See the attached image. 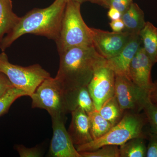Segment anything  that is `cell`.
<instances>
[{
	"mask_svg": "<svg viewBox=\"0 0 157 157\" xmlns=\"http://www.w3.org/2000/svg\"><path fill=\"white\" fill-rule=\"evenodd\" d=\"M148 96L150 101L154 104H157V80L153 82L148 92Z\"/></svg>",
	"mask_w": 157,
	"mask_h": 157,
	"instance_id": "29",
	"label": "cell"
},
{
	"mask_svg": "<svg viewBox=\"0 0 157 157\" xmlns=\"http://www.w3.org/2000/svg\"><path fill=\"white\" fill-rule=\"evenodd\" d=\"M133 3V0H106L104 6L107 8H115L120 11L122 14L129 9Z\"/></svg>",
	"mask_w": 157,
	"mask_h": 157,
	"instance_id": "24",
	"label": "cell"
},
{
	"mask_svg": "<svg viewBox=\"0 0 157 157\" xmlns=\"http://www.w3.org/2000/svg\"><path fill=\"white\" fill-rule=\"evenodd\" d=\"M147 149L145 138H132L120 146V157H145Z\"/></svg>",
	"mask_w": 157,
	"mask_h": 157,
	"instance_id": "18",
	"label": "cell"
},
{
	"mask_svg": "<svg viewBox=\"0 0 157 157\" xmlns=\"http://www.w3.org/2000/svg\"><path fill=\"white\" fill-rule=\"evenodd\" d=\"M139 36L144 49L154 65L157 63V28L147 21L140 31Z\"/></svg>",
	"mask_w": 157,
	"mask_h": 157,
	"instance_id": "17",
	"label": "cell"
},
{
	"mask_svg": "<svg viewBox=\"0 0 157 157\" xmlns=\"http://www.w3.org/2000/svg\"><path fill=\"white\" fill-rule=\"evenodd\" d=\"M90 129L93 140L99 139L110 131L112 124L104 119L97 110L89 113Z\"/></svg>",
	"mask_w": 157,
	"mask_h": 157,
	"instance_id": "20",
	"label": "cell"
},
{
	"mask_svg": "<svg viewBox=\"0 0 157 157\" xmlns=\"http://www.w3.org/2000/svg\"><path fill=\"white\" fill-rule=\"evenodd\" d=\"M143 110L149 125L150 132L157 135V104L153 103L149 98L145 102Z\"/></svg>",
	"mask_w": 157,
	"mask_h": 157,
	"instance_id": "23",
	"label": "cell"
},
{
	"mask_svg": "<svg viewBox=\"0 0 157 157\" xmlns=\"http://www.w3.org/2000/svg\"><path fill=\"white\" fill-rule=\"evenodd\" d=\"M65 101L67 112L80 108L87 114L96 110L87 86L65 90Z\"/></svg>",
	"mask_w": 157,
	"mask_h": 157,
	"instance_id": "14",
	"label": "cell"
},
{
	"mask_svg": "<svg viewBox=\"0 0 157 157\" xmlns=\"http://www.w3.org/2000/svg\"><path fill=\"white\" fill-rule=\"evenodd\" d=\"M30 97L32 107L45 109L51 117H65L67 113L65 101V90L57 78L45 79Z\"/></svg>",
	"mask_w": 157,
	"mask_h": 157,
	"instance_id": "6",
	"label": "cell"
},
{
	"mask_svg": "<svg viewBox=\"0 0 157 157\" xmlns=\"http://www.w3.org/2000/svg\"><path fill=\"white\" fill-rule=\"evenodd\" d=\"M12 8L11 0H0V44L4 36L13 29L20 18Z\"/></svg>",
	"mask_w": 157,
	"mask_h": 157,
	"instance_id": "16",
	"label": "cell"
},
{
	"mask_svg": "<svg viewBox=\"0 0 157 157\" xmlns=\"http://www.w3.org/2000/svg\"><path fill=\"white\" fill-rule=\"evenodd\" d=\"M114 96L123 111L138 113L143 110L148 92L125 76L115 75Z\"/></svg>",
	"mask_w": 157,
	"mask_h": 157,
	"instance_id": "7",
	"label": "cell"
},
{
	"mask_svg": "<svg viewBox=\"0 0 157 157\" xmlns=\"http://www.w3.org/2000/svg\"><path fill=\"white\" fill-rule=\"evenodd\" d=\"M115 82V73L106 62L94 73L87 88L97 111L107 100L114 95Z\"/></svg>",
	"mask_w": 157,
	"mask_h": 157,
	"instance_id": "8",
	"label": "cell"
},
{
	"mask_svg": "<svg viewBox=\"0 0 157 157\" xmlns=\"http://www.w3.org/2000/svg\"><path fill=\"white\" fill-rule=\"evenodd\" d=\"M98 111L104 119L112 124L113 126L121 120L124 113L121 109L114 95L107 100Z\"/></svg>",
	"mask_w": 157,
	"mask_h": 157,
	"instance_id": "19",
	"label": "cell"
},
{
	"mask_svg": "<svg viewBox=\"0 0 157 157\" xmlns=\"http://www.w3.org/2000/svg\"><path fill=\"white\" fill-rule=\"evenodd\" d=\"M71 113L72 119L68 132L74 145L79 146L92 141L88 114L80 108Z\"/></svg>",
	"mask_w": 157,
	"mask_h": 157,
	"instance_id": "13",
	"label": "cell"
},
{
	"mask_svg": "<svg viewBox=\"0 0 157 157\" xmlns=\"http://www.w3.org/2000/svg\"><path fill=\"white\" fill-rule=\"evenodd\" d=\"M107 16L111 20H115L121 18L122 14L117 9L113 7H110L107 13Z\"/></svg>",
	"mask_w": 157,
	"mask_h": 157,
	"instance_id": "30",
	"label": "cell"
},
{
	"mask_svg": "<svg viewBox=\"0 0 157 157\" xmlns=\"http://www.w3.org/2000/svg\"><path fill=\"white\" fill-rule=\"evenodd\" d=\"M81 4L73 1L67 2L59 35L56 41L59 54L75 46L93 45L91 29L82 17Z\"/></svg>",
	"mask_w": 157,
	"mask_h": 157,
	"instance_id": "4",
	"label": "cell"
},
{
	"mask_svg": "<svg viewBox=\"0 0 157 157\" xmlns=\"http://www.w3.org/2000/svg\"><path fill=\"white\" fill-rule=\"evenodd\" d=\"M121 19L125 31L131 34H139L145 24L144 14L136 3H133L122 14Z\"/></svg>",
	"mask_w": 157,
	"mask_h": 157,
	"instance_id": "15",
	"label": "cell"
},
{
	"mask_svg": "<svg viewBox=\"0 0 157 157\" xmlns=\"http://www.w3.org/2000/svg\"><path fill=\"white\" fill-rule=\"evenodd\" d=\"M117 145H106L91 151L78 152L82 157H120Z\"/></svg>",
	"mask_w": 157,
	"mask_h": 157,
	"instance_id": "22",
	"label": "cell"
},
{
	"mask_svg": "<svg viewBox=\"0 0 157 157\" xmlns=\"http://www.w3.org/2000/svg\"><path fill=\"white\" fill-rule=\"evenodd\" d=\"M53 136L48 156L82 157L73 144L65 126V117H51Z\"/></svg>",
	"mask_w": 157,
	"mask_h": 157,
	"instance_id": "10",
	"label": "cell"
},
{
	"mask_svg": "<svg viewBox=\"0 0 157 157\" xmlns=\"http://www.w3.org/2000/svg\"><path fill=\"white\" fill-rule=\"evenodd\" d=\"M153 65L143 47H140L129 67V78L137 86L148 92L152 85L151 72Z\"/></svg>",
	"mask_w": 157,
	"mask_h": 157,
	"instance_id": "11",
	"label": "cell"
},
{
	"mask_svg": "<svg viewBox=\"0 0 157 157\" xmlns=\"http://www.w3.org/2000/svg\"><path fill=\"white\" fill-rule=\"evenodd\" d=\"M141 43L139 34H133L127 45L118 54L107 59L106 64L113 70L116 75L125 76L130 79L129 70L130 64L141 47Z\"/></svg>",
	"mask_w": 157,
	"mask_h": 157,
	"instance_id": "12",
	"label": "cell"
},
{
	"mask_svg": "<svg viewBox=\"0 0 157 157\" xmlns=\"http://www.w3.org/2000/svg\"><path fill=\"white\" fill-rule=\"evenodd\" d=\"M105 1L106 0H86V1H89L91 2L96 3L103 6H104Z\"/></svg>",
	"mask_w": 157,
	"mask_h": 157,
	"instance_id": "31",
	"label": "cell"
},
{
	"mask_svg": "<svg viewBox=\"0 0 157 157\" xmlns=\"http://www.w3.org/2000/svg\"><path fill=\"white\" fill-rule=\"evenodd\" d=\"M109 25L113 31L116 33L122 32L125 28L124 24L121 18L111 21L109 23Z\"/></svg>",
	"mask_w": 157,
	"mask_h": 157,
	"instance_id": "28",
	"label": "cell"
},
{
	"mask_svg": "<svg viewBox=\"0 0 157 157\" xmlns=\"http://www.w3.org/2000/svg\"><path fill=\"white\" fill-rule=\"evenodd\" d=\"M15 149L21 157L42 156V151L38 147L28 148L22 145H17L15 146Z\"/></svg>",
	"mask_w": 157,
	"mask_h": 157,
	"instance_id": "25",
	"label": "cell"
},
{
	"mask_svg": "<svg viewBox=\"0 0 157 157\" xmlns=\"http://www.w3.org/2000/svg\"><path fill=\"white\" fill-rule=\"evenodd\" d=\"M59 55L56 78L65 90L87 86L96 70L107 61L94 45L72 47Z\"/></svg>",
	"mask_w": 157,
	"mask_h": 157,
	"instance_id": "1",
	"label": "cell"
},
{
	"mask_svg": "<svg viewBox=\"0 0 157 157\" xmlns=\"http://www.w3.org/2000/svg\"><path fill=\"white\" fill-rule=\"evenodd\" d=\"M0 72L7 76L14 87L29 97L42 82L51 77L50 73L38 64L23 67L11 63L4 52L0 53Z\"/></svg>",
	"mask_w": 157,
	"mask_h": 157,
	"instance_id": "5",
	"label": "cell"
},
{
	"mask_svg": "<svg viewBox=\"0 0 157 157\" xmlns=\"http://www.w3.org/2000/svg\"><path fill=\"white\" fill-rule=\"evenodd\" d=\"M148 145L147 149V157H157V135L149 133Z\"/></svg>",
	"mask_w": 157,
	"mask_h": 157,
	"instance_id": "26",
	"label": "cell"
},
{
	"mask_svg": "<svg viewBox=\"0 0 157 157\" xmlns=\"http://www.w3.org/2000/svg\"><path fill=\"white\" fill-rule=\"evenodd\" d=\"M147 124V119L144 113L125 111L121 120L106 135L99 139L77 146L76 150L78 152L93 151L104 145L120 146L135 137L146 139L149 133L146 134L144 129Z\"/></svg>",
	"mask_w": 157,
	"mask_h": 157,
	"instance_id": "3",
	"label": "cell"
},
{
	"mask_svg": "<svg viewBox=\"0 0 157 157\" xmlns=\"http://www.w3.org/2000/svg\"><path fill=\"white\" fill-rule=\"evenodd\" d=\"M66 1L67 2L69 1H75V2H78L80 3V4H82V3L84 2H86V0H66Z\"/></svg>",
	"mask_w": 157,
	"mask_h": 157,
	"instance_id": "32",
	"label": "cell"
},
{
	"mask_svg": "<svg viewBox=\"0 0 157 157\" xmlns=\"http://www.w3.org/2000/svg\"><path fill=\"white\" fill-rule=\"evenodd\" d=\"M14 87L13 84L4 73L0 72V98L9 89Z\"/></svg>",
	"mask_w": 157,
	"mask_h": 157,
	"instance_id": "27",
	"label": "cell"
},
{
	"mask_svg": "<svg viewBox=\"0 0 157 157\" xmlns=\"http://www.w3.org/2000/svg\"><path fill=\"white\" fill-rule=\"evenodd\" d=\"M91 29L93 45L98 52L106 59L118 54L127 45L133 34L125 31L116 33Z\"/></svg>",
	"mask_w": 157,
	"mask_h": 157,
	"instance_id": "9",
	"label": "cell"
},
{
	"mask_svg": "<svg viewBox=\"0 0 157 157\" xmlns=\"http://www.w3.org/2000/svg\"><path fill=\"white\" fill-rule=\"evenodd\" d=\"M67 2L55 0L45 9H34L20 17L17 24L0 44L2 51L10 47L19 37L26 34L45 36L56 41L59 35Z\"/></svg>",
	"mask_w": 157,
	"mask_h": 157,
	"instance_id": "2",
	"label": "cell"
},
{
	"mask_svg": "<svg viewBox=\"0 0 157 157\" xmlns=\"http://www.w3.org/2000/svg\"><path fill=\"white\" fill-rule=\"evenodd\" d=\"M28 96L27 94L15 87L9 89L0 98V117L8 112L14 101L20 97Z\"/></svg>",
	"mask_w": 157,
	"mask_h": 157,
	"instance_id": "21",
	"label": "cell"
}]
</instances>
